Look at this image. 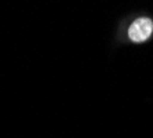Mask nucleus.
Returning a JSON list of instances; mask_svg holds the SVG:
<instances>
[{
    "label": "nucleus",
    "instance_id": "nucleus-1",
    "mask_svg": "<svg viewBox=\"0 0 153 138\" xmlns=\"http://www.w3.org/2000/svg\"><path fill=\"white\" fill-rule=\"evenodd\" d=\"M153 32V22L150 18H138L131 24L128 29V37L135 43L145 42Z\"/></svg>",
    "mask_w": 153,
    "mask_h": 138
}]
</instances>
